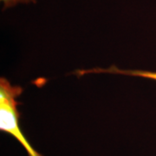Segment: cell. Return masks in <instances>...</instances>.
Masks as SVG:
<instances>
[{
    "mask_svg": "<svg viewBox=\"0 0 156 156\" xmlns=\"http://www.w3.org/2000/svg\"><path fill=\"white\" fill-rule=\"evenodd\" d=\"M20 86H14L5 77L0 79V130L11 134L25 149L28 156H43L30 143L19 126L17 98L22 94Z\"/></svg>",
    "mask_w": 156,
    "mask_h": 156,
    "instance_id": "cell-1",
    "label": "cell"
},
{
    "mask_svg": "<svg viewBox=\"0 0 156 156\" xmlns=\"http://www.w3.org/2000/svg\"><path fill=\"white\" fill-rule=\"evenodd\" d=\"M92 73H110V74H119V75H126V76H139V77H144L147 79H151L156 81V72L154 71H147V70H140V69H121L115 66H111L108 69H82L77 70L75 74L83 76L87 74H92Z\"/></svg>",
    "mask_w": 156,
    "mask_h": 156,
    "instance_id": "cell-2",
    "label": "cell"
},
{
    "mask_svg": "<svg viewBox=\"0 0 156 156\" xmlns=\"http://www.w3.org/2000/svg\"><path fill=\"white\" fill-rule=\"evenodd\" d=\"M1 2L4 5V9L5 10L7 8H11L19 4H34L37 2V0H1Z\"/></svg>",
    "mask_w": 156,
    "mask_h": 156,
    "instance_id": "cell-3",
    "label": "cell"
}]
</instances>
